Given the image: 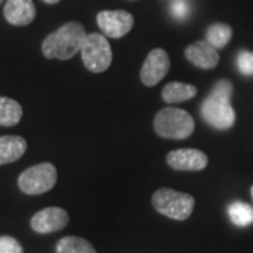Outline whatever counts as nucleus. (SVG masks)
I'll use <instances>...</instances> for the list:
<instances>
[{"mask_svg": "<svg viewBox=\"0 0 253 253\" xmlns=\"http://www.w3.org/2000/svg\"><path fill=\"white\" fill-rule=\"evenodd\" d=\"M234 93L229 81H218L201 104V116L208 126L215 129H229L235 124V110L231 106Z\"/></svg>", "mask_w": 253, "mask_h": 253, "instance_id": "1", "label": "nucleus"}, {"mask_svg": "<svg viewBox=\"0 0 253 253\" xmlns=\"http://www.w3.org/2000/svg\"><path fill=\"white\" fill-rule=\"evenodd\" d=\"M86 37V30L81 23H66L44 40L42 54L48 59H71L81 52Z\"/></svg>", "mask_w": 253, "mask_h": 253, "instance_id": "2", "label": "nucleus"}, {"mask_svg": "<svg viewBox=\"0 0 253 253\" xmlns=\"http://www.w3.org/2000/svg\"><path fill=\"white\" fill-rule=\"evenodd\" d=\"M154 126L162 138L186 139L194 132V120L186 110L166 107L155 116Z\"/></svg>", "mask_w": 253, "mask_h": 253, "instance_id": "3", "label": "nucleus"}, {"mask_svg": "<svg viewBox=\"0 0 253 253\" xmlns=\"http://www.w3.org/2000/svg\"><path fill=\"white\" fill-rule=\"evenodd\" d=\"M152 206L165 217L176 221H184L193 212L194 197L186 193L165 187L155 191L152 196Z\"/></svg>", "mask_w": 253, "mask_h": 253, "instance_id": "4", "label": "nucleus"}, {"mask_svg": "<svg viewBox=\"0 0 253 253\" xmlns=\"http://www.w3.org/2000/svg\"><path fill=\"white\" fill-rule=\"evenodd\" d=\"M82 61L86 69L93 73H101L109 69L113 61V52L109 40L99 33L87 34L81 49Z\"/></svg>", "mask_w": 253, "mask_h": 253, "instance_id": "5", "label": "nucleus"}, {"mask_svg": "<svg viewBox=\"0 0 253 253\" xmlns=\"http://www.w3.org/2000/svg\"><path fill=\"white\" fill-rule=\"evenodd\" d=\"M58 180L56 168L52 163H38L18 176V189L30 196L42 194L52 189Z\"/></svg>", "mask_w": 253, "mask_h": 253, "instance_id": "6", "label": "nucleus"}, {"mask_svg": "<svg viewBox=\"0 0 253 253\" xmlns=\"http://www.w3.org/2000/svg\"><path fill=\"white\" fill-rule=\"evenodd\" d=\"M97 24L110 38H121L134 27V17L126 10H104L97 14Z\"/></svg>", "mask_w": 253, "mask_h": 253, "instance_id": "7", "label": "nucleus"}, {"mask_svg": "<svg viewBox=\"0 0 253 253\" xmlns=\"http://www.w3.org/2000/svg\"><path fill=\"white\" fill-rule=\"evenodd\" d=\"M169 68H170V59L168 52L162 48H155L148 54L141 68V81L145 86L152 87L166 76V73L169 72Z\"/></svg>", "mask_w": 253, "mask_h": 253, "instance_id": "8", "label": "nucleus"}, {"mask_svg": "<svg viewBox=\"0 0 253 253\" xmlns=\"http://www.w3.org/2000/svg\"><path fill=\"white\" fill-rule=\"evenodd\" d=\"M68 224H69V215L61 207L44 208L36 212L30 221V225L37 234H52L63 229Z\"/></svg>", "mask_w": 253, "mask_h": 253, "instance_id": "9", "label": "nucleus"}, {"mask_svg": "<svg viewBox=\"0 0 253 253\" xmlns=\"http://www.w3.org/2000/svg\"><path fill=\"white\" fill-rule=\"evenodd\" d=\"M166 162L174 170L197 172L207 168L208 158L199 149H176L168 154Z\"/></svg>", "mask_w": 253, "mask_h": 253, "instance_id": "10", "label": "nucleus"}, {"mask_svg": "<svg viewBox=\"0 0 253 253\" xmlns=\"http://www.w3.org/2000/svg\"><path fill=\"white\" fill-rule=\"evenodd\" d=\"M184 55L189 62L201 69H212L219 62L218 51L211 44H208L206 40L196 41L194 44L187 46Z\"/></svg>", "mask_w": 253, "mask_h": 253, "instance_id": "11", "label": "nucleus"}, {"mask_svg": "<svg viewBox=\"0 0 253 253\" xmlns=\"http://www.w3.org/2000/svg\"><path fill=\"white\" fill-rule=\"evenodd\" d=\"M4 18L10 24L24 27L34 21L37 14L33 0H7L4 4Z\"/></svg>", "mask_w": 253, "mask_h": 253, "instance_id": "12", "label": "nucleus"}, {"mask_svg": "<svg viewBox=\"0 0 253 253\" xmlns=\"http://www.w3.org/2000/svg\"><path fill=\"white\" fill-rule=\"evenodd\" d=\"M27 151V141L23 136H0V166L18 161Z\"/></svg>", "mask_w": 253, "mask_h": 253, "instance_id": "13", "label": "nucleus"}, {"mask_svg": "<svg viewBox=\"0 0 253 253\" xmlns=\"http://www.w3.org/2000/svg\"><path fill=\"white\" fill-rule=\"evenodd\" d=\"M197 94V87L189 84V83H181V82H170L168 83L162 90V99L173 104V103H181L186 100L193 99Z\"/></svg>", "mask_w": 253, "mask_h": 253, "instance_id": "14", "label": "nucleus"}, {"mask_svg": "<svg viewBox=\"0 0 253 253\" xmlns=\"http://www.w3.org/2000/svg\"><path fill=\"white\" fill-rule=\"evenodd\" d=\"M23 109L16 100L0 97V126H13L20 123Z\"/></svg>", "mask_w": 253, "mask_h": 253, "instance_id": "15", "label": "nucleus"}, {"mask_svg": "<svg viewBox=\"0 0 253 253\" xmlns=\"http://www.w3.org/2000/svg\"><path fill=\"white\" fill-rule=\"evenodd\" d=\"M228 215L236 226H248L253 224V207L244 201H234L228 206Z\"/></svg>", "mask_w": 253, "mask_h": 253, "instance_id": "16", "label": "nucleus"}, {"mask_svg": "<svg viewBox=\"0 0 253 253\" xmlns=\"http://www.w3.org/2000/svg\"><path fill=\"white\" fill-rule=\"evenodd\" d=\"M56 253H96V249L83 238L65 236L56 244Z\"/></svg>", "mask_w": 253, "mask_h": 253, "instance_id": "17", "label": "nucleus"}, {"mask_svg": "<svg viewBox=\"0 0 253 253\" xmlns=\"http://www.w3.org/2000/svg\"><path fill=\"white\" fill-rule=\"evenodd\" d=\"M231 37H232V28L224 23H215L208 27L206 33V41L215 49H221L229 42Z\"/></svg>", "mask_w": 253, "mask_h": 253, "instance_id": "18", "label": "nucleus"}, {"mask_svg": "<svg viewBox=\"0 0 253 253\" xmlns=\"http://www.w3.org/2000/svg\"><path fill=\"white\" fill-rule=\"evenodd\" d=\"M236 66L239 72L245 76L253 75V52L252 51H241L236 56Z\"/></svg>", "mask_w": 253, "mask_h": 253, "instance_id": "19", "label": "nucleus"}, {"mask_svg": "<svg viewBox=\"0 0 253 253\" xmlns=\"http://www.w3.org/2000/svg\"><path fill=\"white\" fill-rule=\"evenodd\" d=\"M190 11V3L189 0H173L172 6H170V13L176 20H186L189 17Z\"/></svg>", "mask_w": 253, "mask_h": 253, "instance_id": "20", "label": "nucleus"}, {"mask_svg": "<svg viewBox=\"0 0 253 253\" xmlns=\"http://www.w3.org/2000/svg\"><path fill=\"white\" fill-rule=\"evenodd\" d=\"M0 253H23V248L13 236H0Z\"/></svg>", "mask_w": 253, "mask_h": 253, "instance_id": "21", "label": "nucleus"}, {"mask_svg": "<svg viewBox=\"0 0 253 253\" xmlns=\"http://www.w3.org/2000/svg\"><path fill=\"white\" fill-rule=\"evenodd\" d=\"M44 3H46V4H56V3H59L61 0H42Z\"/></svg>", "mask_w": 253, "mask_h": 253, "instance_id": "22", "label": "nucleus"}, {"mask_svg": "<svg viewBox=\"0 0 253 253\" xmlns=\"http://www.w3.org/2000/svg\"><path fill=\"white\" fill-rule=\"evenodd\" d=\"M251 193H252V199H253V186H252V190H251Z\"/></svg>", "mask_w": 253, "mask_h": 253, "instance_id": "23", "label": "nucleus"}, {"mask_svg": "<svg viewBox=\"0 0 253 253\" xmlns=\"http://www.w3.org/2000/svg\"><path fill=\"white\" fill-rule=\"evenodd\" d=\"M3 1H4V0H0V4H1V3H3Z\"/></svg>", "mask_w": 253, "mask_h": 253, "instance_id": "24", "label": "nucleus"}]
</instances>
